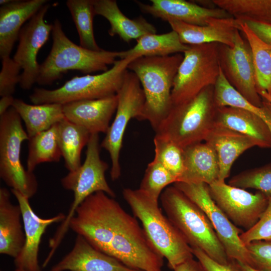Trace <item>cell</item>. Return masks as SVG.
<instances>
[{
	"instance_id": "obj_1",
	"label": "cell",
	"mask_w": 271,
	"mask_h": 271,
	"mask_svg": "<svg viewBox=\"0 0 271 271\" xmlns=\"http://www.w3.org/2000/svg\"><path fill=\"white\" fill-rule=\"evenodd\" d=\"M69 229L129 268L163 271L164 257L137 218L103 192L92 194L79 206Z\"/></svg>"
},
{
	"instance_id": "obj_2",
	"label": "cell",
	"mask_w": 271,
	"mask_h": 271,
	"mask_svg": "<svg viewBox=\"0 0 271 271\" xmlns=\"http://www.w3.org/2000/svg\"><path fill=\"white\" fill-rule=\"evenodd\" d=\"M183 55L141 57L134 59L127 69L138 77L145 101L138 120H147L155 130L172 108L171 92Z\"/></svg>"
},
{
	"instance_id": "obj_3",
	"label": "cell",
	"mask_w": 271,
	"mask_h": 271,
	"mask_svg": "<svg viewBox=\"0 0 271 271\" xmlns=\"http://www.w3.org/2000/svg\"><path fill=\"white\" fill-rule=\"evenodd\" d=\"M167 217L192 247L203 250L222 264L231 260L206 214L174 185L164 189L160 197Z\"/></svg>"
},
{
	"instance_id": "obj_4",
	"label": "cell",
	"mask_w": 271,
	"mask_h": 271,
	"mask_svg": "<svg viewBox=\"0 0 271 271\" xmlns=\"http://www.w3.org/2000/svg\"><path fill=\"white\" fill-rule=\"evenodd\" d=\"M122 196L139 219L148 237L160 253L168 261L172 270L193 258L191 246L183 235L162 213L159 200L140 189L124 188Z\"/></svg>"
},
{
	"instance_id": "obj_5",
	"label": "cell",
	"mask_w": 271,
	"mask_h": 271,
	"mask_svg": "<svg viewBox=\"0 0 271 271\" xmlns=\"http://www.w3.org/2000/svg\"><path fill=\"white\" fill-rule=\"evenodd\" d=\"M53 44L44 61L40 64L37 83L49 85L69 70H77L84 74L108 70L119 58V51L101 49L93 51L78 46L64 33L60 21L56 19L52 31Z\"/></svg>"
},
{
	"instance_id": "obj_6",
	"label": "cell",
	"mask_w": 271,
	"mask_h": 271,
	"mask_svg": "<svg viewBox=\"0 0 271 271\" xmlns=\"http://www.w3.org/2000/svg\"><path fill=\"white\" fill-rule=\"evenodd\" d=\"M217 108L214 86H208L191 99L173 105L156 135L183 149L201 143L215 125Z\"/></svg>"
},
{
	"instance_id": "obj_7",
	"label": "cell",
	"mask_w": 271,
	"mask_h": 271,
	"mask_svg": "<svg viewBox=\"0 0 271 271\" xmlns=\"http://www.w3.org/2000/svg\"><path fill=\"white\" fill-rule=\"evenodd\" d=\"M136 58L116 60L110 69L101 74L75 76L57 89L36 88L29 96L30 100L34 104H63L115 95L122 86L128 64Z\"/></svg>"
},
{
	"instance_id": "obj_8",
	"label": "cell",
	"mask_w": 271,
	"mask_h": 271,
	"mask_svg": "<svg viewBox=\"0 0 271 271\" xmlns=\"http://www.w3.org/2000/svg\"><path fill=\"white\" fill-rule=\"evenodd\" d=\"M29 139L20 115L12 106L0 115V177L11 189L30 199L37 192L38 184L20 158L22 145Z\"/></svg>"
},
{
	"instance_id": "obj_9",
	"label": "cell",
	"mask_w": 271,
	"mask_h": 271,
	"mask_svg": "<svg viewBox=\"0 0 271 271\" xmlns=\"http://www.w3.org/2000/svg\"><path fill=\"white\" fill-rule=\"evenodd\" d=\"M218 43L189 45L184 52L171 92L173 106L185 102L209 86L220 72Z\"/></svg>"
},
{
	"instance_id": "obj_10",
	"label": "cell",
	"mask_w": 271,
	"mask_h": 271,
	"mask_svg": "<svg viewBox=\"0 0 271 271\" xmlns=\"http://www.w3.org/2000/svg\"><path fill=\"white\" fill-rule=\"evenodd\" d=\"M85 159L81 166L61 180L62 187L73 193V200L66 218L59 226L60 229L68 231L69 223L79 206L90 195L103 192L114 198L115 193L108 185L105 173L108 168L107 163L100 156L99 138L98 133L91 134L86 146Z\"/></svg>"
},
{
	"instance_id": "obj_11",
	"label": "cell",
	"mask_w": 271,
	"mask_h": 271,
	"mask_svg": "<svg viewBox=\"0 0 271 271\" xmlns=\"http://www.w3.org/2000/svg\"><path fill=\"white\" fill-rule=\"evenodd\" d=\"M116 95L118 103L115 117L100 144V147L109 154L111 162L110 174L113 181L118 179L121 175L119 157L125 129L131 119H139L145 101L138 77L128 70Z\"/></svg>"
},
{
	"instance_id": "obj_12",
	"label": "cell",
	"mask_w": 271,
	"mask_h": 271,
	"mask_svg": "<svg viewBox=\"0 0 271 271\" xmlns=\"http://www.w3.org/2000/svg\"><path fill=\"white\" fill-rule=\"evenodd\" d=\"M173 185L204 212L229 259L251 266L249 252L240 238L243 231L233 224L215 204L210 196L208 185L177 182Z\"/></svg>"
},
{
	"instance_id": "obj_13",
	"label": "cell",
	"mask_w": 271,
	"mask_h": 271,
	"mask_svg": "<svg viewBox=\"0 0 271 271\" xmlns=\"http://www.w3.org/2000/svg\"><path fill=\"white\" fill-rule=\"evenodd\" d=\"M218 54L220 68L230 84L249 102L260 107L262 99L256 89L251 48L239 30L232 47L218 43Z\"/></svg>"
},
{
	"instance_id": "obj_14",
	"label": "cell",
	"mask_w": 271,
	"mask_h": 271,
	"mask_svg": "<svg viewBox=\"0 0 271 271\" xmlns=\"http://www.w3.org/2000/svg\"><path fill=\"white\" fill-rule=\"evenodd\" d=\"M208 188L212 199L229 220L246 231L256 224L268 205V198L260 191L253 194L218 180Z\"/></svg>"
},
{
	"instance_id": "obj_15",
	"label": "cell",
	"mask_w": 271,
	"mask_h": 271,
	"mask_svg": "<svg viewBox=\"0 0 271 271\" xmlns=\"http://www.w3.org/2000/svg\"><path fill=\"white\" fill-rule=\"evenodd\" d=\"M50 5L46 4L21 29L19 35V44L13 60L23 70L21 74L20 87L30 89L37 83L40 64L37 61L38 52L47 42L53 24L44 20Z\"/></svg>"
},
{
	"instance_id": "obj_16",
	"label": "cell",
	"mask_w": 271,
	"mask_h": 271,
	"mask_svg": "<svg viewBox=\"0 0 271 271\" xmlns=\"http://www.w3.org/2000/svg\"><path fill=\"white\" fill-rule=\"evenodd\" d=\"M11 192L16 198L21 209L25 235L24 245L14 259L15 265L16 269L25 271H41L38 256L42 236L48 226L62 222L66 215L60 213L51 218H42L33 210L29 198L14 189H11Z\"/></svg>"
},
{
	"instance_id": "obj_17",
	"label": "cell",
	"mask_w": 271,
	"mask_h": 271,
	"mask_svg": "<svg viewBox=\"0 0 271 271\" xmlns=\"http://www.w3.org/2000/svg\"><path fill=\"white\" fill-rule=\"evenodd\" d=\"M135 2L143 13L168 22L177 21L190 25L205 26L211 19L233 17L221 8H205L194 1L151 0V4Z\"/></svg>"
},
{
	"instance_id": "obj_18",
	"label": "cell",
	"mask_w": 271,
	"mask_h": 271,
	"mask_svg": "<svg viewBox=\"0 0 271 271\" xmlns=\"http://www.w3.org/2000/svg\"><path fill=\"white\" fill-rule=\"evenodd\" d=\"M118 103L116 94L97 99L75 101L63 104L65 118L90 134L106 133Z\"/></svg>"
},
{
	"instance_id": "obj_19",
	"label": "cell",
	"mask_w": 271,
	"mask_h": 271,
	"mask_svg": "<svg viewBox=\"0 0 271 271\" xmlns=\"http://www.w3.org/2000/svg\"><path fill=\"white\" fill-rule=\"evenodd\" d=\"M171 28L181 42L187 45L219 43L232 47L241 22L233 17L213 18L205 26L190 25L180 21H169Z\"/></svg>"
},
{
	"instance_id": "obj_20",
	"label": "cell",
	"mask_w": 271,
	"mask_h": 271,
	"mask_svg": "<svg viewBox=\"0 0 271 271\" xmlns=\"http://www.w3.org/2000/svg\"><path fill=\"white\" fill-rule=\"evenodd\" d=\"M51 271H142L126 266L77 235L72 249Z\"/></svg>"
},
{
	"instance_id": "obj_21",
	"label": "cell",
	"mask_w": 271,
	"mask_h": 271,
	"mask_svg": "<svg viewBox=\"0 0 271 271\" xmlns=\"http://www.w3.org/2000/svg\"><path fill=\"white\" fill-rule=\"evenodd\" d=\"M47 0L12 1L0 8V56L10 57L20 32L29 20L46 4Z\"/></svg>"
},
{
	"instance_id": "obj_22",
	"label": "cell",
	"mask_w": 271,
	"mask_h": 271,
	"mask_svg": "<svg viewBox=\"0 0 271 271\" xmlns=\"http://www.w3.org/2000/svg\"><path fill=\"white\" fill-rule=\"evenodd\" d=\"M215 151L219 164L218 181H225L234 161L243 152L255 146L252 138L224 126L215 124L205 140Z\"/></svg>"
},
{
	"instance_id": "obj_23",
	"label": "cell",
	"mask_w": 271,
	"mask_h": 271,
	"mask_svg": "<svg viewBox=\"0 0 271 271\" xmlns=\"http://www.w3.org/2000/svg\"><path fill=\"white\" fill-rule=\"evenodd\" d=\"M22 211L11 200L9 190L0 188V253L16 258L25 241Z\"/></svg>"
},
{
	"instance_id": "obj_24",
	"label": "cell",
	"mask_w": 271,
	"mask_h": 271,
	"mask_svg": "<svg viewBox=\"0 0 271 271\" xmlns=\"http://www.w3.org/2000/svg\"><path fill=\"white\" fill-rule=\"evenodd\" d=\"M94 8L95 15L101 16L109 22V35H117L126 43L157 32L156 27L143 17L130 19L125 16L115 0H94Z\"/></svg>"
},
{
	"instance_id": "obj_25",
	"label": "cell",
	"mask_w": 271,
	"mask_h": 271,
	"mask_svg": "<svg viewBox=\"0 0 271 271\" xmlns=\"http://www.w3.org/2000/svg\"><path fill=\"white\" fill-rule=\"evenodd\" d=\"M215 124L250 137L259 148H271L269 128L259 116L251 111L231 106L217 107Z\"/></svg>"
},
{
	"instance_id": "obj_26",
	"label": "cell",
	"mask_w": 271,
	"mask_h": 271,
	"mask_svg": "<svg viewBox=\"0 0 271 271\" xmlns=\"http://www.w3.org/2000/svg\"><path fill=\"white\" fill-rule=\"evenodd\" d=\"M183 153L185 170L178 182L209 185L218 180V161L210 145L206 143L195 144L184 148Z\"/></svg>"
},
{
	"instance_id": "obj_27",
	"label": "cell",
	"mask_w": 271,
	"mask_h": 271,
	"mask_svg": "<svg viewBox=\"0 0 271 271\" xmlns=\"http://www.w3.org/2000/svg\"><path fill=\"white\" fill-rule=\"evenodd\" d=\"M12 107L24 121L29 138L50 129L65 118L61 104L32 105L22 99H14Z\"/></svg>"
},
{
	"instance_id": "obj_28",
	"label": "cell",
	"mask_w": 271,
	"mask_h": 271,
	"mask_svg": "<svg viewBox=\"0 0 271 271\" xmlns=\"http://www.w3.org/2000/svg\"><path fill=\"white\" fill-rule=\"evenodd\" d=\"M137 42L133 48L119 51L120 59L128 57L167 56L184 53L189 47V45L181 42L177 33L173 30L162 34H148L142 37Z\"/></svg>"
},
{
	"instance_id": "obj_29",
	"label": "cell",
	"mask_w": 271,
	"mask_h": 271,
	"mask_svg": "<svg viewBox=\"0 0 271 271\" xmlns=\"http://www.w3.org/2000/svg\"><path fill=\"white\" fill-rule=\"evenodd\" d=\"M57 138L65 166L74 171L81 165V154L87 146L90 133L85 128L66 118L56 124Z\"/></svg>"
},
{
	"instance_id": "obj_30",
	"label": "cell",
	"mask_w": 271,
	"mask_h": 271,
	"mask_svg": "<svg viewBox=\"0 0 271 271\" xmlns=\"http://www.w3.org/2000/svg\"><path fill=\"white\" fill-rule=\"evenodd\" d=\"M240 31L251 48L257 91H264L271 96V45L260 39L245 23L241 22Z\"/></svg>"
},
{
	"instance_id": "obj_31",
	"label": "cell",
	"mask_w": 271,
	"mask_h": 271,
	"mask_svg": "<svg viewBox=\"0 0 271 271\" xmlns=\"http://www.w3.org/2000/svg\"><path fill=\"white\" fill-rule=\"evenodd\" d=\"M27 170L31 173L39 164L59 162L62 157L58 145L56 124L29 139Z\"/></svg>"
},
{
	"instance_id": "obj_32",
	"label": "cell",
	"mask_w": 271,
	"mask_h": 271,
	"mask_svg": "<svg viewBox=\"0 0 271 271\" xmlns=\"http://www.w3.org/2000/svg\"><path fill=\"white\" fill-rule=\"evenodd\" d=\"M66 4L75 25L80 46L93 51L101 50L93 32L94 0H67Z\"/></svg>"
},
{
	"instance_id": "obj_33",
	"label": "cell",
	"mask_w": 271,
	"mask_h": 271,
	"mask_svg": "<svg viewBox=\"0 0 271 271\" xmlns=\"http://www.w3.org/2000/svg\"><path fill=\"white\" fill-rule=\"evenodd\" d=\"M154 144V159L162 164L178 182L185 170L183 149L157 135L155 136Z\"/></svg>"
},
{
	"instance_id": "obj_34",
	"label": "cell",
	"mask_w": 271,
	"mask_h": 271,
	"mask_svg": "<svg viewBox=\"0 0 271 271\" xmlns=\"http://www.w3.org/2000/svg\"><path fill=\"white\" fill-rule=\"evenodd\" d=\"M228 184L243 189H256L268 199L271 198V163L235 175Z\"/></svg>"
},
{
	"instance_id": "obj_35",
	"label": "cell",
	"mask_w": 271,
	"mask_h": 271,
	"mask_svg": "<svg viewBox=\"0 0 271 271\" xmlns=\"http://www.w3.org/2000/svg\"><path fill=\"white\" fill-rule=\"evenodd\" d=\"M177 182L162 164L153 159L147 166L139 189L159 200L164 189Z\"/></svg>"
},
{
	"instance_id": "obj_36",
	"label": "cell",
	"mask_w": 271,
	"mask_h": 271,
	"mask_svg": "<svg viewBox=\"0 0 271 271\" xmlns=\"http://www.w3.org/2000/svg\"><path fill=\"white\" fill-rule=\"evenodd\" d=\"M21 67L10 57L2 59L0 72V96H12L20 83Z\"/></svg>"
},
{
	"instance_id": "obj_37",
	"label": "cell",
	"mask_w": 271,
	"mask_h": 271,
	"mask_svg": "<svg viewBox=\"0 0 271 271\" xmlns=\"http://www.w3.org/2000/svg\"><path fill=\"white\" fill-rule=\"evenodd\" d=\"M240 238L245 245L253 241H271V198L258 221L251 229L243 232Z\"/></svg>"
},
{
	"instance_id": "obj_38",
	"label": "cell",
	"mask_w": 271,
	"mask_h": 271,
	"mask_svg": "<svg viewBox=\"0 0 271 271\" xmlns=\"http://www.w3.org/2000/svg\"><path fill=\"white\" fill-rule=\"evenodd\" d=\"M252 267L261 271H271V241L257 240L246 245Z\"/></svg>"
},
{
	"instance_id": "obj_39",
	"label": "cell",
	"mask_w": 271,
	"mask_h": 271,
	"mask_svg": "<svg viewBox=\"0 0 271 271\" xmlns=\"http://www.w3.org/2000/svg\"><path fill=\"white\" fill-rule=\"evenodd\" d=\"M192 253L201 264L204 271H243L235 260L227 264H220L209 257L198 247H192Z\"/></svg>"
},
{
	"instance_id": "obj_40",
	"label": "cell",
	"mask_w": 271,
	"mask_h": 271,
	"mask_svg": "<svg viewBox=\"0 0 271 271\" xmlns=\"http://www.w3.org/2000/svg\"><path fill=\"white\" fill-rule=\"evenodd\" d=\"M248 27L262 40L271 45V25L253 21H245Z\"/></svg>"
},
{
	"instance_id": "obj_41",
	"label": "cell",
	"mask_w": 271,
	"mask_h": 271,
	"mask_svg": "<svg viewBox=\"0 0 271 271\" xmlns=\"http://www.w3.org/2000/svg\"><path fill=\"white\" fill-rule=\"evenodd\" d=\"M174 271H204L199 262L193 258L189 259L176 266Z\"/></svg>"
},
{
	"instance_id": "obj_42",
	"label": "cell",
	"mask_w": 271,
	"mask_h": 271,
	"mask_svg": "<svg viewBox=\"0 0 271 271\" xmlns=\"http://www.w3.org/2000/svg\"><path fill=\"white\" fill-rule=\"evenodd\" d=\"M14 99L13 96L2 97L0 100V115L5 113L12 106Z\"/></svg>"
},
{
	"instance_id": "obj_43",
	"label": "cell",
	"mask_w": 271,
	"mask_h": 271,
	"mask_svg": "<svg viewBox=\"0 0 271 271\" xmlns=\"http://www.w3.org/2000/svg\"><path fill=\"white\" fill-rule=\"evenodd\" d=\"M236 261L237 264L238 265V266L243 271H261L256 269H255L246 264H245L240 262H238L237 261Z\"/></svg>"
},
{
	"instance_id": "obj_44",
	"label": "cell",
	"mask_w": 271,
	"mask_h": 271,
	"mask_svg": "<svg viewBox=\"0 0 271 271\" xmlns=\"http://www.w3.org/2000/svg\"><path fill=\"white\" fill-rule=\"evenodd\" d=\"M258 94L262 98L265 99L266 101H267L271 104V96L269 95L266 92L262 91L259 92Z\"/></svg>"
},
{
	"instance_id": "obj_45",
	"label": "cell",
	"mask_w": 271,
	"mask_h": 271,
	"mask_svg": "<svg viewBox=\"0 0 271 271\" xmlns=\"http://www.w3.org/2000/svg\"><path fill=\"white\" fill-rule=\"evenodd\" d=\"M12 1V0H1L0 4L1 6L5 5L10 3Z\"/></svg>"
},
{
	"instance_id": "obj_46",
	"label": "cell",
	"mask_w": 271,
	"mask_h": 271,
	"mask_svg": "<svg viewBox=\"0 0 271 271\" xmlns=\"http://www.w3.org/2000/svg\"><path fill=\"white\" fill-rule=\"evenodd\" d=\"M15 271H25V270L19 269H16Z\"/></svg>"
}]
</instances>
